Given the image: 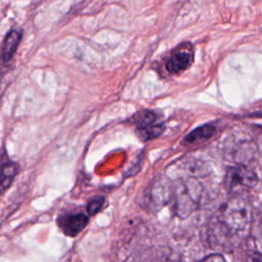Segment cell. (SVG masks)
I'll return each mask as SVG.
<instances>
[{"mask_svg": "<svg viewBox=\"0 0 262 262\" xmlns=\"http://www.w3.org/2000/svg\"><path fill=\"white\" fill-rule=\"evenodd\" d=\"M21 39V32L18 30H11L6 35L3 45H2V60L3 62H8L16 52L18 44Z\"/></svg>", "mask_w": 262, "mask_h": 262, "instance_id": "cell-7", "label": "cell"}, {"mask_svg": "<svg viewBox=\"0 0 262 262\" xmlns=\"http://www.w3.org/2000/svg\"><path fill=\"white\" fill-rule=\"evenodd\" d=\"M136 126V133L141 140H151L160 136L165 127L163 123L157 121V115L150 111H143L136 114L133 118Z\"/></svg>", "mask_w": 262, "mask_h": 262, "instance_id": "cell-2", "label": "cell"}, {"mask_svg": "<svg viewBox=\"0 0 262 262\" xmlns=\"http://www.w3.org/2000/svg\"><path fill=\"white\" fill-rule=\"evenodd\" d=\"M204 260H208V261H210V260H220V261H223L224 258L222 256H220V255H214V256L206 257V258H204Z\"/></svg>", "mask_w": 262, "mask_h": 262, "instance_id": "cell-11", "label": "cell"}, {"mask_svg": "<svg viewBox=\"0 0 262 262\" xmlns=\"http://www.w3.org/2000/svg\"><path fill=\"white\" fill-rule=\"evenodd\" d=\"M252 117H262V112H258V113L254 114V116H252Z\"/></svg>", "mask_w": 262, "mask_h": 262, "instance_id": "cell-12", "label": "cell"}, {"mask_svg": "<svg viewBox=\"0 0 262 262\" xmlns=\"http://www.w3.org/2000/svg\"><path fill=\"white\" fill-rule=\"evenodd\" d=\"M215 132H216V128L212 124L202 125V126L193 129L189 134H187L184 137L182 144L188 146V145L201 143V142L211 138L215 134Z\"/></svg>", "mask_w": 262, "mask_h": 262, "instance_id": "cell-6", "label": "cell"}, {"mask_svg": "<svg viewBox=\"0 0 262 262\" xmlns=\"http://www.w3.org/2000/svg\"><path fill=\"white\" fill-rule=\"evenodd\" d=\"M193 61V50L189 43H183L175 48L165 63L170 75H179L186 71Z\"/></svg>", "mask_w": 262, "mask_h": 262, "instance_id": "cell-3", "label": "cell"}, {"mask_svg": "<svg viewBox=\"0 0 262 262\" xmlns=\"http://www.w3.org/2000/svg\"><path fill=\"white\" fill-rule=\"evenodd\" d=\"M17 174L16 163L10 161L5 155L2 156V172H1V188L2 191L9 188L14 177Z\"/></svg>", "mask_w": 262, "mask_h": 262, "instance_id": "cell-8", "label": "cell"}, {"mask_svg": "<svg viewBox=\"0 0 262 262\" xmlns=\"http://www.w3.org/2000/svg\"><path fill=\"white\" fill-rule=\"evenodd\" d=\"M89 218L83 213L66 214L57 219V224L62 232L71 237L77 236L87 226Z\"/></svg>", "mask_w": 262, "mask_h": 262, "instance_id": "cell-5", "label": "cell"}, {"mask_svg": "<svg viewBox=\"0 0 262 262\" xmlns=\"http://www.w3.org/2000/svg\"><path fill=\"white\" fill-rule=\"evenodd\" d=\"M104 201L105 200L102 196H96V198L92 199L91 201H89V203L87 204V207H86L87 213L89 215H95L96 213H98L102 209V207L104 205Z\"/></svg>", "mask_w": 262, "mask_h": 262, "instance_id": "cell-9", "label": "cell"}, {"mask_svg": "<svg viewBox=\"0 0 262 262\" xmlns=\"http://www.w3.org/2000/svg\"><path fill=\"white\" fill-rule=\"evenodd\" d=\"M224 182L226 188L231 191L236 187L252 188L257 184L258 178L256 174L247 167L236 166L227 169Z\"/></svg>", "mask_w": 262, "mask_h": 262, "instance_id": "cell-4", "label": "cell"}, {"mask_svg": "<svg viewBox=\"0 0 262 262\" xmlns=\"http://www.w3.org/2000/svg\"><path fill=\"white\" fill-rule=\"evenodd\" d=\"M252 212L249 203L234 196L228 200L213 219L211 238L220 248L232 250L238 247L250 234Z\"/></svg>", "mask_w": 262, "mask_h": 262, "instance_id": "cell-1", "label": "cell"}, {"mask_svg": "<svg viewBox=\"0 0 262 262\" xmlns=\"http://www.w3.org/2000/svg\"><path fill=\"white\" fill-rule=\"evenodd\" d=\"M255 243L258 251L262 253V223L257 227V231L255 234Z\"/></svg>", "mask_w": 262, "mask_h": 262, "instance_id": "cell-10", "label": "cell"}]
</instances>
